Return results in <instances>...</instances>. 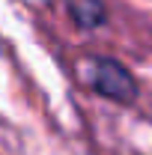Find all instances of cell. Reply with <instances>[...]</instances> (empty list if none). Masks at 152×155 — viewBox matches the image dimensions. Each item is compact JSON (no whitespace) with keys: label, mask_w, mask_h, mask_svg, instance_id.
Here are the masks:
<instances>
[{"label":"cell","mask_w":152,"mask_h":155,"mask_svg":"<svg viewBox=\"0 0 152 155\" xmlns=\"http://www.w3.org/2000/svg\"><path fill=\"white\" fill-rule=\"evenodd\" d=\"M81 75H84V84L93 90L95 96L107 98L114 104L131 107L134 101L140 98V84H137L134 72L116 57H107V54L87 57Z\"/></svg>","instance_id":"6da1fadb"},{"label":"cell","mask_w":152,"mask_h":155,"mask_svg":"<svg viewBox=\"0 0 152 155\" xmlns=\"http://www.w3.org/2000/svg\"><path fill=\"white\" fill-rule=\"evenodd\" d=\"M66 3V12L78 30L84 33H93V30H101L107 24V6L104 0H63Z\"/></svg>","instance_id":"7a4b0ae2"}]
</instances>
